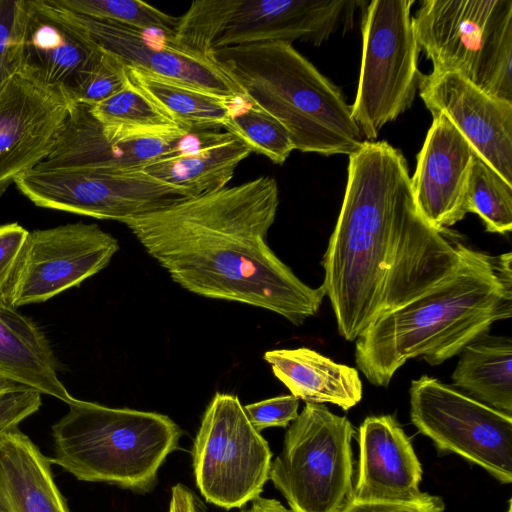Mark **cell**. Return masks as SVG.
<instances>
[{"instance_id":"d590c367","label":"cell","mask_w":512,"mask_h":512,"mask_svg":"<svg viewBox=\"0 0 512 512\" xmlns=\"http://www.w3.org/2000/svg\"><path fill=\"white\" fill-rule=\"evenodd\" d=\"M444 503L438 496L425 493L412 501H355L342 512H443Z\"/></svg>"},{"instance_id":"f1b7e54d","label":"cell","mask_w":512,"mask_h":512,"mask_svg":"<svg viewBox=\"0 0 512 512\" xmlns=\"http://www.w3.org/2000/svg\"><path fill=\"white\" fill-rule=\"evenodd\" d=\"M61 8L75 14L124 25L138 31H157L170 41L178 17L138 0H53Z\"/></svg>"},{"instance_id":"3957f363","label":"cell","mask_w":512,"mask_h":512,"mask_svg":"<svg viewBox=\"0 0 512 512\" xmlns=\"http://www.w3.org/2000/svg\"><path fill=\"white\" fill-rule=\"evenodd\" d=\"M512 253L469 248L459 267L433 288L379 315L355 340V362L366 379L387 387L409 359L435 366L460 354L512 316Z\"/></svg>"},{"instance_id":"8fae6325","label":"cell","mask_w":512,"mask_h":512,"mask_svg":"<svg viewBox=\"0 0 512 512\" xmlns=\"http://www.w3.org/2000/svg\"><path fill=\"white\" fill-rule=\"evenodd\" d=\"M409 395L412 424L440 452L482 467L503 484L512 482V415L427 375L411 382Z\"/></svg>"},{"instance_id":"7c38bea8","label":"cell","mask_w":512,"mask_h":512,"mask_svg":"<svg viewBox=\"0 0 512 512\" xmlns=\"http://www.w3.org/2000/svg\"><path fill=\"white\" fill-rule=\"evenodd\" d=\"M36 206L123 223L193 197L140 171L103 173L35 167L13 182Z\"/></svg>"},{"instance_id":"f35d334b","label":"cell","mask_w":512,"mask_h":512,"mask_svg":"<svg viewBox=\"0 0 512 512\" xmlns=\"http://www.w3.org/2000/svg\"><path fill=\"white\" fill-rule=\"evenodd\" d=\"M17 386H22V385L16 384L14 382H11L9 380H6V379L0 377V395L12 388L17 387Z\"/></svg>"},{"instance_id":"2e32d148","label":"cell","mask_w":512,"mask_h":512,"mask_svg":"<svg viewBox=\"0 0 512 512\" xmlns=\"http://www.w3.org/2000/svg\"><path fill=\"white\" fill-rule=\"evenodd\" d=\"M476 153L443 115L433 116L411 180L416 209L435 230L465 218L466 198Z\"/></svg>"},{"instance_id":"ba28073f","label":"cell","mask_w":512,"mask_h":512,"mask_svg":"<svg viewBox=\"0 0 512 512\" xmlns=\"http://www.w3.org/2000/svg\"><path fill=\"white\" fill-rule=\"evenodd\" d=\"M355 429L323 404L306 403L289 425L269 480L291 512H342L353 500Z\"/></svg>"},{"instance_id":"d6a6232c","label":"cell","mask_w":512,"mask_h":512,"mask_svg":"<svg viewBox=\"0 0 512 512\" xmlns=\"http://www.w3.org/2000/svg\"><path fill=\"white\" fill-rule=\"evenodd\" d=\"M299 399L280 395L244 406L252 426L259 432L270 427H287L298 416Z\"/></svg>"},{"instance_id":"44dd1931","label":"cell","mask_w":512,"mask_h":512,"mask_svg":"<svg viewBox=\"0 0 512 512\" xmlns=\"http://www.w3.org/2000/svg\"><path fill=\"white\" fill-rule=\"evenodd\" d=\"M198 132V131H197ZM192 132L186 143L147 163L141 171L169 185L185 189L192 196L227 186L238 167L252 151L228 131Z\"/></svg>"},{"instance_id":"5b68a950","label":"cell","mask_w":512,"mask_h":512,"mask_svg":"<svg viewBox=\"0 0 512 512\" xmlns=\"http://www.w3.org/2000/svg\"><path fill=\"white\" fill-rule=\"evenodd\" d=\"M52 426L56 464L85 482L151 492L183 430L169 416L74 399Z\"/></svg>"},{"instance_id":"60d3db41","label":"cell","mask_w":512,"mask_h":512,"mask_svg":"<svg viewBox=\"0 0 512 512\" xmlns=\"http://www.w3.org/2000/svg\"><path fill=\"white\" fill-rule=\"evenodd\" d=\"M507 512H512V500L509 499L508 501V509H507Z\"/></svg>"},{"instance_id":"30bf717a","label":"cell","mask_w":512,"mask_h":512,"mask_svg":"<svg viewBox=\"0 0 512 512\" xmlns=\"http://www.w3.org/2000/svg\"><path fill=\"white\" fill-rule=\"evenodd\" d=\"M191 456L195 484L205 501L231 510L261 496L273 453L238 396L217 392L204 411Z\"/></svg>"},{"instance_id":"7a4b0ae2","label":"cell","mask_w":512,"mask_h":512,"mask_svg":"<svg viewBox=\"0 0 512 512\" xmlns=\"http://www.w3.org/2000/svg\"><path fill=\"white\" fill-rule=\"evenodd\" d=\"M278 206L276 180L260 176L123 224L185 290L269 310L301 325L317 314L325 292L302 282L268 245Z\"/></svg>"},{"instance_id":"8992f818","label":"cell","mask_w":512,"mask_h":512,"mask_svg":"<svg viewBox=\"0 0 512 512\" xmlns=\"http://www.w3.org/2000/svg\"><path fill=\"white\" fill-rule=\"evenodd\" d=\"M412 19L432 71L512 102V0H424Z\"/></svg>"},{"instance_id":"8d00e7d4","label":"cell","mask_w":512,"mask_h":512,"mask_svg":"<svg viewBox=\"0 0 512 512\" xmlns=\"http://www.w3.org/2000/svg\"><path fill=\"white\" fill-rule=\"evenodd\" d=\"M196 494L187 486L177 483L171 489L168 512H194Z\"/></svg>"},{"instance_id":"d6986e66","label":"cell","mask_w":512,"mask_h":512,"mask_svg":"<svg viewBox=\"0 0 512 512\" xmlns=\"http://www.w3.org/2000/svg\"><path fill=\"white\" fill-rule=\"evenodd\" d=\"M355 501H412L420 491L422 466L409 437L392 415L369 416L357 431Z\"/></svg>"},{"instance_id":"83f0119b","label":"cell","mask_w":512,"mask_h":512,"mask_svg":"<svg viewBox=\"0 0 512 512\" xmlns=\"http://www.w3.org/2000/svg\"><path fill=\"white\" fill-rule=\"evenodd\" d=\"M225 130L242 140L252 152L283 164L294 149L287 129L272 115L246 98L232 101Z\"/></svg>"},{"instance_id":"5bb4252c","label":"cell","mask_w":512,"mask_h":512,"mask_svg":"<svg viewBox=\"0 0 512 512\" xmlns=\"http://www.w3.org/2000/svg\"><path fill=\"white\" fill-rule=\"evenodd\" d=\"M73 102L22 67L0 93V194L50 153Z\"/></svg>"},{"instance_id":"9a60e30c","label":"cell","mask_w":512,"mask_h":512,"mask_svg":"<svg viewBox=\"0 0 512 512\" xmlns=\"http://www.w3.org/2000/svg\"><path fill=\"white\" fill-rule=\"evenodd\" d=\"M418 89L432 116H445L476 155L512 185V102L455 72L421 75Z\"/></svg>"},{"instance_id":"9c48e42d","label":"cell","mask_w":512,"mask_h":512,"mask_svg":"<svg viewBox=\"0 0 512 512\" xmlns=\"http://www.w3.org/2000/svg\"><path fill=\"white\" fill-rule=\"evenodd\" d=\"M413 0H373L362 14V59L352 117L366 141L409 109L421 73Z\"/></svg>"},{"instance_id":"cb8c5ba5","label":"cell","mask_w":512,"mask_h":512,"mask_svg":"<svg viewBox=\"0 0 512 512\" xmlns=\"http://www.w3.org/2000/svg\"><path fill=\"white\" fill-rule=\"evenodd\" d=\"M263 358L291 395L306 403H330L346 411L362 399L357 369L336 363L310 348L269 350Z\"/></svg>"},{"instance_id":"e0dca14e","label":"cell","mask_w":512,"mask_h":512,"mask_svg":"<svg viewBox=\"0 0 512 512\" xmlns=\"http://www.w3.org/2000/svg\"><path fill=\"white\" fill-rule=\"evenodd\" d=\"M191 133L111 139L103 132L89 105L73 102L50 153L36 167L103 173L140 171L152 160L183 146Z\"/></svg>"},{"instance_id":"e575fe53","label":"cell","mask_w":512,"mask_h":512,"mask_svg":"<svg viewBox=\"0 0 512 512\" xmlns=\"http://www.w3.org/2000/svg\"><path fill=\"white\" fill-rule=\"evenodd\" d=\"M28 230L18 223L0 225V303H8V290Z\"/></svg>"},{"instance_id":"1f68e13d","label":"cell","mask_w":512,"mask_h":512,"mask_svg":"<svg viewBox=\"0 0 512 512\" xmlns=\"http://www.w3.org/2000/svg\"><path fill=\"white\" fill-rule=\"evenodd\" d=\"M128 84L126 65L115 55L102 53L71 93L74 103L94 106L122 90Z\"/></svg>"},{"instance_id":"ab89813d","label":"cell","mask_w":512,"mask_h":512,"mask_svg":"<svg viewBox=\"0 0 512 512\" xmlns=\"http://www.w3.org/2000/svg\"><path fill=\"white\" fill-rule=\"evenodd\" d=\"M194 512H208V510H207L206 506L204 505L203 501L198 496H195Z\"/></svg>"},{"instance_id":"74e56055","label":"cell","mask_w":512,"mask_h":512,"mask_svg":"<svg viewBox=\"0 0 512 512\" xmlns=\"http://www.w3.org/2000/svg\"><path fill=\"white\" fill-rule=\"evenodd\" d=\"M241 512H291L279 500L259 496L251 502V506Z\"/></svg>"},{"instance_id":"484cf974","label":"cell","mask_w":512,"mask_h":512,"mask_svg":"<svg viewBox=\"0 0 512 512\" xmlns=\"http://www.w3.org/2000/svg\"><path fill=\"white\" fill-rule=\"evenodd\" d=\"M126 74L132 85L186 132L224 127L229 119L235 98L213 94L131 66H126Z\"/></svg>"},{"instance_id":"d4e9b609","label":"cell","mask_w":512,"mask_h":512,"mask_svg":"<svg viewBox=\"0 0 512 512\" xmlns=\"http://www.w3.org/2000/svg\"><path fill=\"white\" fill-rule=\"evenodd\" d=\"M453 385L472 398L512 415V340L485 334L461 352Z\"/></svg>"},{"instance_id":"4fadbf2b","label":"cell","mask_w":512,"mask_h":512,"mask_svg":"<svg viewBox=\"0 0 512 512\" xmlns=\"http://www.w3.org/2000/svg\"><path fill=\"white\" fill-rule=\"evenodd\" d=\"M118 240L97 224L70 223L29 231L8 290L13 308L45 302L103 270Z\"/></svg>"},{"instance_id":"52a82bcc","label":"cell","mask_w":512,"mask_h":512,"mask_svg":"<svg viewBox=\"0 0 512 512\" xmlns=\"http://www.w3.org/2000/svg\"><path fill=\"white\" fill-rule=\"evenodd\" d=\"M358 3L196 0L178 17L174 36L167 43L202 57L216 49L264 42L300 40L320 46L336 33Z\"/></svg>"},{"instance_id":"4dcf8cb0","label":"cell","mask_w":512,"mask_h":512,"mask_svg":"<svg viewBox=\"0 0 512 512\" xmlns=\"http://www.w3.org/2000/svg\"><path fill=\"white\" fill-rule=\"evenodd\" d=\"M26 0H0V93L23 67Z\"/></svg>"},{"instance_id":"836d02e7","label":"cell","mask_w":512,"mask_h":512,"mask_svg":"<svg viewBox=\"0 0 512 512\" xmlns=\"http://www.w3.org/2000/svg\"><path fill=\"white\" fill-rule=\"evenodd\" d=\"M37 390L17 386L0 395V436L36 413L42 405Z\"/></svg>"},{"instance_id":"ac0fdd59","label":"cell","mask_w":512,"mask_h":512,"mask_svg":"<svg viewBox=\"0 0 512 512\" xmlns=\"http://www.w3.org/2000/svg\"><path fill=\"white\" fill-rule=\"evenodd\" d=\"M101 53L71 12L53 0H26L23 67L44 82L70 98Z\"/></svg>"},{"instance_id":"6da1fadb","label":"cell","mask_w":512,"mask_h":512,"mask_svg":"<svg viewBox=\"0 0 512 512\" xmlns=\"http://www.w3.org/2000/svg\"><path fill=\"white\" fill-rule=\"evenodd\" d=\"M347 176L321 286L339 334L353 342L452 274L470 247L420 216L407 161L388 142L365 141L349 155Z\"/></svg>"},{"instance_id":"7402d4cb","label":"cell","mask_w":512,"mask_h":512,"mask_svg":"<svg viewBox=\"0 0 512 512\" xmlns=\"http://www.w3.org/2000/svg\"><path fill=\"white\" fill-rule=\"evenodd\" d=\"M51 459L18 427L0 436V512H70Z\"/></svg>"},{"instance_id":"603a6c76","label":"cell","mask_w":512,"mask_h":512,"mask_svg":"<svg viewBox=\"0 0 512 512\" xmlns=\"http://www.w3.org/2000/svg\"><path fill=\"white\" fill-rule=\"evenodd\" d=\"M52 347L32 319L0 303V377L70 404Z\"/></svg>"},{"instance_id":"277c9868","label":"cell","mask_w":512,"mask_h":512,"mask_svg":"<svg viewBox=\"0 0 512 512\" xmlns=\"http://www.w3.org/2000/svg\"><path fill=\"white\" fill-rule=\"evenodd\" d=\"M205 57L287 129L295 150L349 156L366 141L342 91L292 43L234 46Z\"/></svg>"},{"instance_id":"4316f807","label":"cell","mask_w":512,"mask_h":512,"mask_svg":"<svg viewBox=\"0 0 512 512\" xmlns=\"http://www.w3.org/2000/svg\"><path fill=\"white\" fill-rule=\"evenodd\" d=\"M111 139H133L189 133L180 128L139 89L128 84L108 99L90 106Z\"/></svg>"},{"instance_id":"ffe728a7","label":"cell","mask_w":512,"mask_h":512,"mask_svg":"<svg viewBox=\"0 0 512 512\" xmlns=\"http://www.w3.org/2000/svg\"><path fill=\"white\" fill-rule=\"evenodd\" d=\"M71 13L102 50L115 55L126 66L220 96L242 97L230 79L205 57L177 48L165 40L157 43L144 31Z\"/></svg>"},{"instance_id":"f546056e","label":"cell","mask_w":512,"mask_h":512,"mask_svg":"<svg viewBox=\"0 0 512 512\" xmlns=\"http://www.w3.org/2000/svg\"><path fill=\"white\" fill-rule=\"evenodd\" d=\"M466 211L477 214L488 232L512 230V185L478 156L472 165Z\"/></svg>"}]
</instances>
